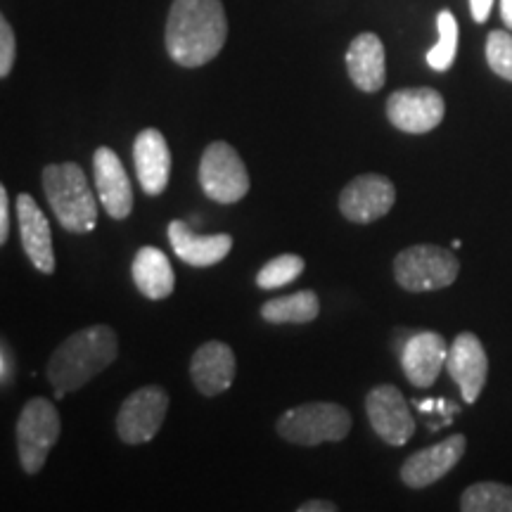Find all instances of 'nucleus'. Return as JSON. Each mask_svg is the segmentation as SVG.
Wrapping results in <instances>:
<instances>
[{"mask_svg":"<svg viewBox=\"0 0 512 512\" xmlns=\"http://www.w3.org/2000/svg\"><path fill=\"white\" fill-rule=\"evenodd\" d=\"M228 38L221 0H174L166 19V50L181 67L195 69L214 60Z\"/></svg>","mask_w":512,"mask_h":512,"instance_id":"nucleus-1","label":"nucleus"},{"mask_svg":"<svg viewBox=\"0 0 512 512\" xmlns=\"http://www.w3.org/2000/svg\"><path fill=\"white\" fill-rule=\"evenodd\" d=\"M119 356L117 335L110 325H91L69 335L48 361V380L62 392H76Z\"/></svg>","mask_w":512,"mask_h":512,"instance_id":"nucleus-2","label":"nucleus"},{"mask_svg":"<svg viewBox=\"0 0 512 512\" xmlns=\"http://www.w3.org/2000/svg\"><path fill=\"white\" fill-rule=\"evenodd\" d=\"M43 192L50 209L69 233H91L98 223V200L79 164L62 162L43 169Z\"/></svg>","mask_w":512,"mask_h":512,"instance_id":"nucleus-3","label":"nucleus"},{"mask_svg":"<svg viewBox=\"0 0 512 512\" xmlns=\"http://www.w3.org/2000/svg\"><path fill=\"white\" fill-rule=\"evenodd\" d=\"M280 437L297 446H318L325 441L347 439L351 415L344 406L330 401L299 403L275 422Z\"/></svg>","mask_w":512,"mask_h":512,"instance_id":"nucleus-4","label":"nucleus"},{"mask_svg":"<svg viewBox=\"0 0 512 512\" xmlns=\"http://www.w3.org/2000/svg\"><path fill=\"white\" fill-rule=\"evenodd\" d=\"M460 261L453 252L437 245H413L396 254L394 278L406 292L446 290L456 283Z\"/></svg>","mask_w":512,"mask_h":512,"instance_id":"nucleus-5","label":"nucleus"},{"mask_svg":"<svg viewBox=\"0 0 512 512\" xmlns=\"http://www.w3.org/2000/svg\"><path fill=\"white\" fill-rule=\"evenodd\" d=\"M60 432V413L48 399L36 396L22 408L17 420V453L27 475H36L46 465L48 453L60 439Z\"/></svg>","mask_w":512,"mask_h":512,"instance_id":"nucleus-6","label":"nucleus"},{"mask_svg":"<svg viewBox=\"0 0 512 512\" xmlns=\"http://www.w3.org/2000/svg\"><path fill=\"white\" fill-rule=\"evenodd\" d=\"M200 185L209 200L233 204L249 192V174L238 152L223 140L209 143L200 162Z\"/></svg>","mask_w":512,"mask_h":512,"instance_id":"nucleus-7","label":"nucleus"},{"mask_svg":"<svg viewBox=\"0 0 512 512\" xmlns=\"http://www.w3.org/2000/svg\"><path fill=\"white\" fill-rule=\"evenodd\" d=\"M166 411H169V394L157 384L140 387L121 403L117 415V432L124 444L138 446L155 439L162 430Z\"/></svg>","mask_w":512,"mask_h":512,"instance_id":"nucleus-8","label":"nucleus"},{"mask_svg":"<svg viewBox=\"0 0 512 512\" xmlns=\"http://www.w3.org/2000/svg\"><path fill=\"white\" fill-rule=\"evenodd\" d=\"M446 102L434 88H401L389 95L387 119L403 133H430L441 124Z\"/></svg>","mask_w":512,"mask_h":512,"instance_id":"nucleus-9","label":"nucleus"},{"mask_svg":"<svg viewBox=\"0 0 512 512\" xmlns=\"http://www.w3.org/2000/svg\"><path fill=\"white\" fill-rule=\"evenodd\" d=\"M370 425L377 437L389 446H403L415 434V418L408 401L394 384H377L366 399Z\"/></svg>","mask_w":512,"mask_h":512,"instance_id":"nucleus-10","label":"nucleus"},{"mask_svg":"<svg viewBox=\"0 0 512 512\" xmlns=\"http://www.w3.org/2000/svg\"><path fill=\"white\" fill-rule=\"evenodd\" d=\"M396 190L387 176H356L339 195V211L351 223H373L387 216L394 207Z\"/></svg>","mask_w":512,"mask_h":512,"instance_id":"nucleus-11","label":"nucleus"},{"mask_svg":"<svg viewBox=\"0 0 512 512\" xmlns=\"http://www.w3.org/2000/svg\"><path fill=\"white\" fill-rule=\"evenodd\" d=\"M446 370L451 380L458 384L465 403H475L482 394L486 375H489V358H486L484 344L472 332H460L448 347Z\"/></svg>","mask_w":512,"mask_h":512,"instance_id":"nucleus-12","label":"nucleus"},{"mask_svg":"<svg viewBox=\"0 0 512 512\" xmlns=\"http://www.w3.org/2000/svg\"><path fill=\"white\" fill-rule=\"evenodd\" d=\"M467 439L463 434H451V437L439 441V444L422 448V451L413 453L406 463L401 465V479L403 484L411 489H425L441 477H446L460 463L465 456Z\"/></svg>","mask_w":512,"mask_h":512,"instance_id":"nucleus-13","label":"nucleus"},{"mask_svg":"<svg viewBox=\"0 0 512 512\" xmlns=\"http://www.w3.org/2000/svg\"><path fill=\"white\" fill-rule=\"evenodd\" d=\"M93 178L98 200L112 219H126L133 211V188L124 164L110 147H98L93 155Z\"/></svg>","mask_w":512,"mask_h":512,"instance_id":"nucleus-14","label":"nucleus"},{"mask_svg":"<svg viewBox=\"0 0 512 512\" xmlns=\"http://www.w3.org/2000/svg\"><path fill=\"white\" fill-rule=\"evenodd\" d=\"M448 347L446 339L434 330L415 332L406 339L401 349V366L403 375L415 387L427 389L437 382V377L446 366Z\"/></svg>","mask_w":512,"mask_h":512,"instance_id":"nucleus-15","label":"nucleus"},{"mask_svg":"<svg viewBox=\"0 0 512 512\" xmlns=\"http://www.w3.org/2000/svg\"><path fill=\"white\" fill-rule=\"evenodd\" d=\"M17 223L19 235H22V247L27 252L29 261L38 271L50 275L55 271V254H53V233L50 223L38 207L36 200L27 192L17 197Z\"/></svg>","mask_w":512,"mask_h":512,"instance_id":"nucleus-16","label":"nucleus"},{"mask_svg":"<svg viewBox=\"0 0 512 512\" xmlns=\"http://www.w3.org/2000/svg\"><path fill=\"white\" fill-rule=\"evenodd\" d=\"M133 162H136L138 183L150 197L162 195L171 176V152L166 138L157 128H145L133 143Z\"/></svg>","mask_w":512,"mask_h":512,"instance_id":"nucleus-17","label":"nucleus"},{"mask_svg":"<svg viewBox=\"0 0 512 512\" xmlns=\"http://www.w3.org/2000/svg\"><path fill=\"white\" fill-rule=\"evenodd\" d=\"M235 354L228 344L207 342L195 351L190 363L192 384L204 396H219L235 380Z\"/></svg>","mask_w":512,"mask_h":512,"instance_id":"nucleus-18","label":"nucleus"},{"mask_svg":"<svg viewBox=\"0 0 512 512\" xmlns=\"http://www.w3.org/2000/svg\"><path fill=\"white\" fill-rule=\"evenodd\" d=\"M169 242L178 259L195 268L219 264V261L226 259L230 249H233V238L230 235H197L183 221L169 223Z\"/></svg>","mask_w":512,"mask_h":512,"instance_id":"nucleus-19","label":"nucleus"},{"mask_svg":"<svg viewBox=\"0 0 512 512\" xmlns=\"http://www.w3.org/2000/svg\"><path fill=\"white\" fill-rule=\"evenodd\" d=\"M347 72L363 93H377L387 81V55L380 36L361 34L347 50Z\"/></svg>","mask_w":512,"mask_h":512,"instance_id":"nucleus-20","label":"nucleus"},{"mask_svg":"<svg viewBox=\"0 0 512 512\" xmlns=\"http://www.w3.org/2000/svg\"><path fill=\"white\" fill-rule=\"evenodd\" d=\"M133 283L140 290V294L147 299H166L171 297L176 287V275L171 268L169 259L162 249L157 247H143L138 249L136 259L131 266Z\"/></svg>","mask_w":512,"mask_h":512,"instance_id":"nucleus-21","label":"nucleus"},{"mask_svg":"<svg viewBox=\"0 0 512 512\" xmlns=\"http://www.w3.org/2000/svg\"><path fill=\"white\" fill-rule=\"evenodd\" d=\"M320 304L318 297L311 290H302L287 294V297L271 299L261 306V318L268 320L273 325H285V323H311L318 318Z\"/></svg>","mask_w":512,"mask_h":512,"instance_id":"nucleus-22","label":"nucleus"},{"mask_svg":"<svg viewBox=\"0 0 512 512\" xmlns=\"http://www.w3.org/2000/svg\"><path fill=\"white\" fill-rule=\"evenodd\" d=\"M463 512H512V486L501 482H477L460 496Z\"/></svg>","mask_w":512,"mask_h":512,"instance_id":"nucleus-23","label":"nucleus"},{"mask_svg":"<svg viewBox=\"0 0 512 512\" xmlns=\"http://www.w3.org/2000/svg\"><path fill=\"white\" fill-rule=\"evenodd\" d=\"M437 29H439V41L430 53H427V64L434 72H446L451 69L453 60L458 53V22L456 17L448 10H441L437 15Z\"/></svg>","mask_w":512,"mask_h":512,"instance_id":"nucleus-24","label":"nucleus"},{"mask_svg":"<svg viewBox=\"0 0 512 512\" xmlns=\"http://www.w3.org/2000/svg\"><path fill=\"white\" fill-rule=\"evenodd\" d=\"M304 271V259L297 254H280L275 259L268 261V264L256 273V285L261 290H278V287H285L294 283Z\"/></svg>","mask_w":512,"mask_h":512,"instance_id":"nucleus-25","label":"nucleus"},{"mask_svg":"<svg viewBox=\"0 0 512 512\" xmlns=\"http://www.w3.org/2000/svg\"><path fill=\"white\" fill-rule=\"evenodd\" d=\"M486 62L501 79L512 83V34L508 31H491L486 38Z\"/></svg>","mask_w":512,"mask_h":512,"instance_id":"nucleus-26","label":"nucleus"},{"mask_svg":"<svg viewBox=\"0 0 512 512\" xmlns=\"http://www.w3.org/2000/svg\"><path fill=\"white\" fill-rule=\"evenodd\" d=\"M15 64V31H12L10 22L0 17V76L8 79Z\"/></svg>","mask_w":512,"mask_h":512,"instance_id":"nucleus-27","label":"nucleus"},{"mask_svg":"<svg viewBox=\"0 0 512 512\" xmlns=\"http://www.w3.org/2000/svg\"><path fill=\"white\" fill-rule=\"evenodd\" d=\"M12 380H15V356H12L8 342H3L0 344V384L10 387Z\"/></svg>","mask_w":512,"mask_h":512,"instance_id":"nucleus-28","label":"nucleus"},{"mask_svg":"<svg viewBox=\"0 0 512 512\" xmlns=\"http://www.w3.org/2000/svg\"><path fill=\"white\" fill-rule=\"evenodd\" d=\"M8 190L0 188V242L8 240L10 235V209H8Z\"/></svg>","mask_w":512,"mask_h":512,"instance_id":"nucleus-29","label":"nucleus"},{"mask_svg":"<svg viewBox=\"0 0 512 512\" xmlns=\"http://www.w3.org/2000/svg\"><path fill=\"white\" fill-rule=\"evenodd\" d=\"M491 5H494V0H470L472 19H475L477 24H484L491 15Z\"/></svg>","mask_w":512,"mask_h":512,"instance_id":"nucleus-30","label":"nucleus"},{"mask_svg":"<svg viewBox=\"0 0 512 512\" xmlns=\"http://www.w3.org/2000/svg\"><path fill=\"white\" fill-rule=\"evenodd\" d=\"M297 510L299 512H337V505L330 501H309V503L299 505Z\"/></svg>","mask_w":512,"mask_h":512,"instance_id":"nucleus-31","label":"nucleus"},{"mask_svg":"<svg viewBox=\"0 0 512 512\" xmlns=\"http://www.w3.org/2000/svg\"><path fill=\"white\" fill-rule=\"evenodd\" d=\"M501 17L505 27L512 29V0H501Z\"/></svg>","mask_w":512,"mask_h":512,"instance_id":"nucleus-32","label":"nucleus"}]
</instances>
